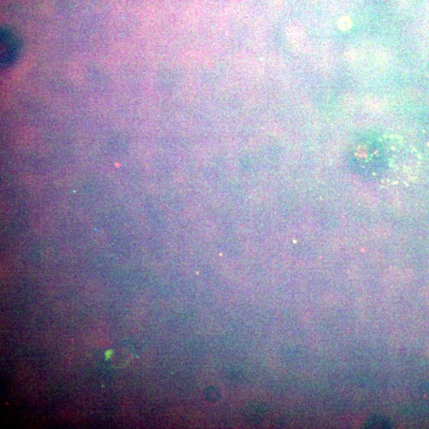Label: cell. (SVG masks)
<instances>
[{
  "mask_svg": "<svg viewBox=\"0 0 429 429\" xmlns=\"http://www.w3.org/2000/svg\"><path fill=\"white\" fill-rule=\"evenodd\" d=\"M1 65L3 67H9L15 62L21 51V42L10 29H1Z\"/></svg>",
  "mask_w": 429,
  "mask_h": 429,
  "instance_id": "1",
  "label": "cell"
}]
</instances>
